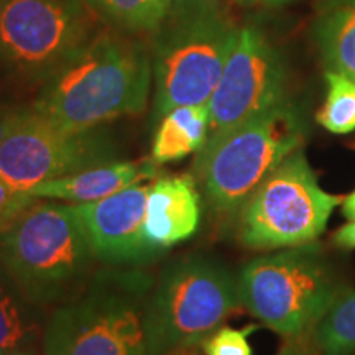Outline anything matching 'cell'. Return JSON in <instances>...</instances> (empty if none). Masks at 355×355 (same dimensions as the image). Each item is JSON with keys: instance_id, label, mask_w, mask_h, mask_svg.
<instances>
[{"instance_id": "obj_18", "label": "cell", "mask_w": 355, "mask_h": 355, "mask_svg": "<svg viewBox=\"0 0 355 355\" xmlns=\"http://www.w3.org/2000/svg\"><path fill=\"white\" fill-rule=\"evenodd\" d=\"M101 21L130 35L152 33L173 0H84Z\"/></svg>"}, {"instance_id": "obj_26", "label": "cell", "mask_w": 355, "mask_h": 355, "mask_svg": "<svg viewBox=\"0 0 355 355\" xmlns=\"http://www.w3.org/2000/svg\"><path fill=\"white\" fill-rule=\"evenodd\" d=\"M343 214L347 220H354L355 219V189L349 196L344 198L343 201Z\"/></svg>"}, {"instance_id": "obj_19", "label": "cell", "mask_w": 355, "mask_h": 355, "mask_svg": "<svg viewBox=\"0 0 355 355\" xmlns=\"http://www.w3.org/2000/svg\"><path fill=\"white\" fill-rule=\"evenodd\" d=\"M322 355L355 354V290L345 286L316 326Z\"/></svg>"}, {"instance_id": "obj_28", "label": "cell", "mask_w": 355, "mask_h": 355, "mask_svg": "<svg viewBox=\"0 0 355 355\" xmlns=\"http://www.w3.org/2000/svg\"><path fill=\"white\" fill-rule=\"evenodd\" d=\"M199 347H191V349H178L173 352H168L166 355H198Z\"/></svg>"}, {"instance_id": "obj_7", "label": "cell", "mask_w": 355, "mask_h": 355, "mask_svg": "<svg viewBox=\"0 0 355 355\" xmlns=\"http://www.w3.org/2000/svg\"><path fill=\"white\" fill-rule=\"evenodd\" d=\"M242 308L239 275L216 257H178L155 277L150 332L155 355L199 347Z\"/></svg>"}, {"instance_id": "obj_12", "label": "cell", "mask_w": 355, "mask_h": 355, "mask_svg": "<svg viewBox=\"0 0 355 355\" xmlns=\"http://www.w3.org/2000/svg\"><path fill=\"white\" fill-rule=\"evenodd\" d=\"M148 189L150 181H141L101 201L73 204L101 263L145 268L163 257L145 239Z\"/></svg>"}, {"instance_id": "obj_27", "label": "cell", "mask_w": 355, "mask_h": 355, "mask_svg": "<svg viewBox=\"0 0 355 355\" xmlns=\"http://www.w3.org/2000/svg\"><path fill=\"white\" fill-rule=\"evenodd\" d=\"M243 2H255V3H263V6H282V3L291 2V0H243Z\"/></svg>"}, {"instance_id": "obj_22", "label": "cell", "mask_w": 355, "mask_h": 355, "mask_svg": "<svg viewBox=\"0 0 355 355\" xmlns=\"http://www.w3.org/2000/svg\"><path fill=\"white\" fill-rule=\"evenodd\" d=\"M37 201L38 198L32 196L28 191L15 188L0 178V230L8 227Z\"/></svg>"}, {"instance_id": "obj_29", "label": "cell", "mask_w": 355, "mask_h": 355, "mask_svg": "<svg viewBox=\"0 0 355 355\" xmlns=\"http://www.w3.org/2000/svg\"><path fill=\"white\" fill-rule=\"evenodd\" d=\"M6 355H42V352L38 350H19V352H12V354H6Z\"/></svg>"}, {"instance_id": "obj_24", "label": "cell", "mask_w": 355, "mask_h": 355, "mask_svg": "<svg viewBox=\"0 0 355 355\" xmlns=\"http://www.w3.org/2000/svg\"><path fill=\"white\" fill-rule=\"evenodd\" d=\"M24 107H12V105L0 104V145L7 139V135L19 121Z\"/></svg>"}, {"instance_id": "obj_3", "label": "cell", "mask_w": 355, "mask_h": 355, "mask_svg": "<svg viewBox=\"0 0 355 355\" xmlns=\"http://www.w3.org/2000/svg\"><path fill=\"white\" fill-rule=\"evenodd\" d=\"M239 30L219 0H173L150 33L155 123L181 105L211 101Z\"/></svg>"}, {"instance_id": "obj_17", "label": "cell", "mask_w": 355, "mask_h": 355, "mask_svg": "<svg viewBox=\"0 0 355 355\" xmlns=\"http://www.w3.org/2000/svg\"><path fill=\"white\" fill-rule=\"evenodd\" d=\"M314 40L327 69L355 79V0H321Z\"/></svg>"}, {"instance_id": "obj_1", "label": "cell", "mask_w": 355, "mask_h": 355, "mask_svg": "<svg viewBox=\"0 0 355 355\" xmlns=\"http://www.w3.org/2000/svg\"><path fill=\"white\" fill-rule=\"evenodd\" d=\"M152 87L148 44L107 26L38 87L30 107L63 128L87 130L141 114Z\"/></svg>"}, {"instance_id": "obj_10", "label": "cell", "mask_w": 355, "mask_h": 355, "mask_svg": "<svg viewBox=\"0 0 355 355\" xmlns=\"http://www.w3.org/2000/svg\"><path fill=\"white\" fill-rule=\"evenodd\" d=\"M121 153V145L104 127L69 130L24 107L0 145V178L30 191L44 181L117 162Z\"/></svg>"}, {"instance_id": "obj_14", "label": "cell", "mask_w": 355, "mask_h": 355, "mask_svg": "<svg viewBox=\"0 0 355 355\" xmlns=\"http://www.w3.org/2000/svg\"><path fill=\"white\" fill-rule=\"evenodd\" d=\"M159 176L157 163L150 159L141 162H117L92 166L74 175L58 178L40 183L28 191L38 199L48 201H64L68 204H87L105 199L128 186L153 181Z\"/></svg>"}, {"instance_id": "obj_20", "label": "cell", "mask_w": 355, "mask_h": 355, "mask_svg": "<svg viewBox=\"0 0 355 355\" xmlns=\"http://www.w3.org/2000/svg\"><path fill=\"white\" fill-rule=\"evenodd\" d=\"M326 97L316 122L334 135L355 132V79L327 69Z\"/></svg>"}, {"instance_id": "obj_13", "label": "cell", "mask_w": 355, "mask_h": 355, "mask_svg": "<svg viewBox=\"0 0 355 355\" xmlns=\"http://www.w3.org/2000/svg\"><path fill=\"white\" fill-rule=\"evenodd\" d=\"M202 201L194 175L158 176L150 183L145 211V239L165 255L189 241L201 225Z\"/></svg>"}, {"instance_id": "obj_21", "label": "cell", "mask_w": 355, "mask_h": 355, "mask_svg": "<svg viewBox=\"0 0 355 355\" xmlns=\"http://www.w3.org/2000/svg\"><path fill=\"white\" fill-rule=\"evenodd\" d=\"M257 326H247L243 329L220 326L209 337L204 339L201 350L204 355H254L248 337Z\"/></svg>"}, {"instance_id": "obj_8", "label": "cell", "mask_w": 355, "mask_h": 355, "mask_svg": "<svg viewBox=\"0 0 355 355\" xmlns=\"http://www.w3.org/2000/svg\"><path fill=\"white\" fill-rule=\"evenodd\" d=\"M344 198L327 193L304 150H296L261 181L237 212L239 242L261 252L316 242Z\"/></svg>"}, {"instance_id": "obj_9", "label": "cell", "mask_w": 355, "mask_h": 355, "mask_svg": "<svg viewBox=\"0 0 355 355\" xmlns=\"http://www.w3.org/2000/svg\"><path fill=\"white\" fill-rule=\"evenodd\" d=\"M84 0H0V74L43 86L99 30Z\"/></svg>"}, {"instance_id": "obj_4", "label": "cell", "mask_w": 355, "mask_h": 355, "mask_svg": "<svg viewBox=\"0 0 355 355\" xmlns=\"http://www.w3.org/2000/svg\"><path fill=\"white\" fill-rule=\"evenodd\" d=\"M97 261L73 204L38 199L0 230V266L48 313L86 286Z\"/></svg>"}, {"instance_id": "obj_5", "label": "cell", "mask_w": 355, "mask_h": 355, "mask_svg": "<svg viewBox=\"0 0 355 355\" xmlns=\"http://www.w3.org/2000/svg\"><path fill=\"white\" fill-rule=\"evenodd\" d=\"M304 140V121L290 101L211 137L194 163V178L211 211L235 219L261 181L303 148Z\"/></svg>"}, {"instance_id": "obj_16", "label": "cell", "mask_w": 355, "mask_h": 355, "mask_svg": "<svg viewBox=\"0 0 355 355\" xmlns=\"http://www.w3.org/2000/svg\"><path fill=\"white\" fill-rule=\"evenodd\" d=\"M46 318L0 266V355L40 349Z\"/></svg>"}, {"instance_id": "obj_6", "label": "cell", "mask_w": 355, "mask_h": 355, "mask_svg": "<svg viewBox=\"0 0 355 355\" xmlns=\"http://www.w3.org/2000/svg\"><path fill=\"white\" fill-rule=\"evenodd\" d=\"M344 288L314 242L255 257L239 273L243 308L283 339L314 329Z\"/></svg>"}, {"instance_id": "obj_2", "label": "cell", "mask_w": 355, "mask_h": 355, "mask_svg": "<svg viewBox=\"0 0 355 355\" xmlns=\"http://www.w3.org/2000/svg\"><path fill=\"white\" fill-rule=\"evenodd\" d=\"M155 277L135 266L97 268L74 298L48 313L42 355H155L150 301Z\"/></svg>"}, {"instance_id": "obj_23", "label": "cell", "mask_w": 355, "mask_h": 355, "mask_svg": "<svg viewBox=\"0 0 355 355\" xmlns=\"http://www.w3.org/2000/svg\"><path fill=\"white\" fill-rule=\"evenodd\" d=\"M277 355H322L316 337V327L303 334L285 337Z\"/></svg>"}, {"instance_id": "obj_25", "label": "cell", "mask_w": 355, "mask_h": 355, "mask_svg": "<svg viewBox=\"0 0 355 355\" xmlns=\"http://www.w3.org/2000/svg\"><path fill=\"white\" fill-rule=\"evenodd\" d=\"M332 243L344 250H354L355 248V219L349 220L343 227H339L332 234Z\"/></svg>"}, {"instance_id": "obj_15", "label": "cell", "mask_w": 355, "mask_h": 355, "mask_svg": "<svg viewBox=\"0 0 355 355\" xmlns=\"http://www.w3.org/2000/svg\"><path fill=\"white\" fill-rule=\"evenodd\" d=\"M209 105H181L155 123L152 158L157 165L176 163L199 153L209 140Z\"/></svg>"}, {"instance_id": "obj_11", "label": "cell", "mask_w": 355, "mask_h": 355, "mask_svg": "<svg viewBox=\"0 0 355 355\" xmlns=\"http://www.w3.org/2000/svg\"><path fill=\"white\" fill-rule=\"evenodd\" d=\"M288 99L285 58L259 26H241L211 101V137L268 112Z\"/></svg>"}]
</instances>
